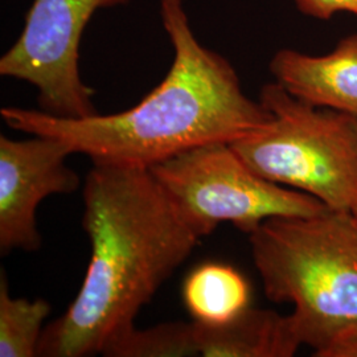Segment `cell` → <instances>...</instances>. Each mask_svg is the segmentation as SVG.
<instances>
[{
  "label": "cell",
  "instance_id": "14",
  "mask_svg": "<svg viewBox=\"0 0 357 357\" xmlns=\"http://www.w3.org/2000/svg\"><path fill=\"white\" fill-rule=\"evenodd\" d=\"M326 357H357V335L344 343L332 348Z\"/></svg>",
  "mask_w": 357,
  "mask_h": 357
},
{
  "label": "cell",
  "instance_id": "2",
  "mask_svg": "<svg viewBox=\"0 0 357 357\" xmlns=\"http://www.w3.org/2000/svg\"><path fill=\"white\" fill-rule=\"evenodd\" d=\"M162 24L174 48L165 79L125 112L66 119L38 109L7 106L8 128L53 137L93 163L150 168L212 143H231L265 128L271 118L243 93L236 69L192 31L183 0H160Z\"/></svg>",
  "mask_w": 357,
  "mask_h": 357
},
{
  "label": "cell",
  "instance_id": "6",
  "mask_svg": "<svg viewBox=\"0 0 357 357\" xmlns=\"http://www.w3.org/2000/svg\"><path fill=\"white\" fill-rule=\"evenodd\" d=\"M131 0H33L24 28L0 59V76L31 84L38 110L66 119L98 114L94 90L79 72V45L85 26L98 10Z\"/></svg>",
  "mask_w": 357,
  "mask_h": 357
},
{
  "label": "cell",
  "instance_id": "15",
  "mask_svg": "<svg viewBox=\"0 0 357 357\" xmlns=\"http://www.w3.org/2000/svg\"><path fill=\"white\" fill-rule=\"evenodd\" d=\"M354 218H355V221H356L357 224V213H355V215H354Z\"/></svg>",
  "mask_w": 357,
  "mask_h": 357
},
{
  "label": "cell",
  "instance_id": "7",
  "mask_svg": "<svg viewBox=\"0 0 357 357\" xmlns=\"http://www.w3.org/2000/svg\"><path fill=\"white\" fill-rule=\"evenodd\" d=\"M70 147L57 138L32 135L16 141L0 135V252H36L41 246L38 208L52 195L79 187L75 169L65 165Z\"/></svg>",
  "mask_w": 357,
  "mask_h": 357
},
{
  "label": "cell",
  "instance_id": "12",
  "mask_svg": "<svg viewBox=\"0 0 357 357\" xmlns=\"http://www.w3.org/2000/svg\"><path fill=\"white\" fill-rule=\"evenodd\" d=\"M107 357H180L196 354L193 321H169L153 328L135 326L115 337L102 351Z\"/></svg>",
  "mask_w": 357,
  "mask_h": 357
},
{
  "label": "cell",
  "instance_id": "4",
  "mask_svg": "<svg viewBox=\"0 0 357 357\" xmlns=\"http://www.w3.org/2000/svg\"><path fill=\"white\" fill-rule=\"evenodd\" d=\"M259 101L268 125L230 147L270 181L357 213L356 116L303 102L275 81L262 86Z\"/></svg>",
  "mask_w": 357,
  "mask_h": 357
},
{
  "label": "cell",
  "instance_id": "10",
  "mask_svg": "<svg viewBox=\"0 0 357 357\" xmlns=\"http://www.w3.org/2000/svg\"><path fill=\"white\" fill-rule=\"evenodd\" d=\"M183 299L195 321L216 326L249 307L250 287L243 274L229 265L204 264L187 277Z\"/></svg>",
  "mask_w": 357,
  "mask_h": 357
},
{
  "label": "cell",
  "instance_id": "1",
  "mask_svg": "<svg viewBox=\"0 0 357 357\" xmlns=\"http://www.w3.org/2000/svg\"><path fill=\"white\" fill-rule=\"evenodd\" d=\"M82 196L89 265L72 305L44 328L40 357L102 355L200 243L149 168L93 163Z\"/></svg>",
  "mask_w": 357,
  "mask_h": 357
},
{
  "label": "cell",
  "instance_id": "5",
  "mask_svg": "<svg viewBox=\"0 0 357 357\" xmlns=\"http://www.w3.org/2000/svg\"><path fill=\"white\" fill-rule=\"evenodd\" d=\"M149 169L200 240L224 221L250 234L268 218L315 216L330 209L311 195L258 175L229 143L195 147Z\"/></svg>",
  "mask_w": 357,
  "mask_h": 357
},
{
  "label": "cell",
  "instance_id": "8",
  "mask_svg": "<svg viewBox=\"0 0 357 357\" xmlns=\"http://www.w3.org/2000/svg\"><path fill=\"white\" fill-rule=\"evenodd\" d=\"M268 69L275 82L295 98L357 118V33L342 38L323 56L281 50Z\"/></svg>",
  "mask_w": 357,
  "mask_h": 357
},
{
  "label": "cell",
  "instance_id": "13",
  "mask_svg": "<svg viewBox=\"0 0 357 357\" xmlns=\"http://www.w3.org/2000/svg\"><path fill=\"white\" fill-rule=\"evenodd\" d=\"M299 13L318 19L330 20L337 13L357 16V0H293Z\"/></svg>",
  "mask_w": 357,
  "mask_h": 357
},
{
  "label": "cell",
  "instance_id": "9",
  "mask_svg": "<svg viewBox=\"0 0 357 357\" xmlns=\"http://www.w3.org/2000/svg\"><path fill=\"white\" fill-rule=\"evenodd\" d=\"M193 333L204 357H291L302 345L290 315L252 307L222 324L193 320Z\"/></svg>",
  "mask_w": 357,
  "mask_h": 357
},
{
  "label": "cell",
  "instance_id": "3",
  "mask_svg": "<svg viewBox=\"0 0 357 357\" xmlns=\"http://www.w3.org/2000/svg\"><path fill=\"white\" fill-rule=\"evenodd\" d=\"M264 290L271 302L291 303L302 345L314 356L357 335V224L327 209L307 217L268 218L249 234Z\"/></svg>",
  "mask_w": 357,
  "mask_h": 357
},
{
  "label": "cell",
  "instance_id": "11",
  "mask_svg": "<svg viewBox=\"0 0 357 357\" xmlns=\"http://www.w3.org/2000/svg\"><path fill=\"white\" fill-rule=\"evenodd\" d=\"M51 314L44 299L13 298L8 281L0 275V357L38 356V343Z\"/></svg>",
  "mask_w": 357,
  "mask_h": 357
}]
</instances>
